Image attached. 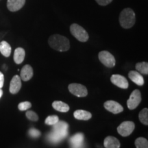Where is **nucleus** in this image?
<instances>
[{"label": "nucleus", "instance_id": "obj_1", "mask_svg": "<svg viewBox=\"0 0 148 148\" xmlns=\"http://www.w3.org/2000/svg\"><path fill=\"white\" fill-rule=\"evenodd\" d=\"M48 43L52 49L58 51H66L69 49V40L65 36L53 34L48 39Z\"/></svg>", "mask_w": 148, "mask_h": 148}, {"label": "nucleus", "instance_id": "obj_2", "mask_svg": "<svg viewBox=\"0 0 148 148\" xmlns=\"http://www.w3.org/2000/svg\"><path fill=\"white\" fill-rule=\"evenodd\" d=\"M135 13L131 8H125L121 11L119 15V23L122 27L124 29L131 28L134 25Z\"/></svg>", "mask_w": 148, "mask_h": 148}, {"label": "nucleus", "instance_id": "obj_3", "mask_svg": "<svg viewBox=\"0 0 148 148\" xmlns=\"http://www.w3.org/2000/svg\"><path fill=\"white\" fill-rule=\"evenodd\" d=\"M70 32L77 40L80 42H86L89 38L87 32L78 24H72L70 26Z\"/></svg>", "mask_w": 148, "mask_h": 148}, {"label": "nucleus", "instance_id": "obj_4", "mask_svg": "<svg viewBox=\"0 0 148 148\" xmlns=\"http://www.w3.org/2000/svg\"><path fill=\"white\" fill-rule=\"evenodd\" d=\"M99 61L103 65L107 67L112 68L114 67L116 64V60L113 55L108 51H101L99 53Z\"/></svg>", "mask_w": 148, "mask_h": 148}, {"label": "nucleus", "instance_id": "obj_5", "mask_svg": "<svg viewBox=\"0 0 148 148\" xmlns=\"http://www.w3.org/2000/svg\"><path fill=\"white\" fill-rule=\"evenodd\" d=\"M69 125L67 123L63 121H58L56 124L53 125L52 132L56 134L62 139L67 136Z\"/></svg>", "mask_w": 148, "mask_h": 148}, {"label": "nucleus", "instance_id": "obj_6", "mask_svg": "<svg viewBox=\"0 0 148 148\" xmlns=\"http://www.w3.org/2000/svg\"><path fill=\"white\" fill-rule=\"evenodd\" d=\"M69 90L71 93L79 97H86L88 95V91L84 85L77 83H72L68 86Z\"/></svg>", "mask_w": 148, "mask_h": 148}, {"label": "nucleus", "instance_id": "obj_7", "mask_svg": "<svg viewBox=\"0 0 148 148\" xmlns=\"http://www.w3.org/2000/svg\"><path fill=\"white\" fill-rule=\"evenodd\" d=\"M141 101V94L140 90L137 89L134 90L127 101V106L130 110H134L140 104Z\"/></svg>", "mask_w": 148, "mask_h": 148}, {"label": "nucleus", "instance_id": "obj_8", "mask_svg": "<svg viewBox=\"0 0 148 148\" xmlns=\"http://www.w3.org/2000/svg\"><path fill=\"white\" fill-rule=\"evenodd\" d=\"M135 128V125L132 121H124L117 127V132L122 136H127L132 134Z\"/></svg>", "mask_w": 148, "mask_h": 148}, {"label": "nucleus", "instance_id": "obj_9", "mask_svg": "<svg viewBox=\"0 0 148 148\" xmlns=\"http://www.w3.org/2000/svg\"><path fill=\"white\" fill-rule=\"evenodd\" d=\"M110 81L115 86L123 89H126L128 88L129 84L127 79L121 75H118V74L112 75L110 77Z\"/></svg>", "mask_w": 148, "mask_h": 148}, {"label": "nucleus", "instance_id": "obj_10", "mask_svg": "<svg viewBox=\"0 0 148 148\" xmlns=\"http://www.w3.org/2000/svg\"><path fill=\"white\" fill-rule=\"evenodd\" d=\"M104 108L109 112L113 114H118L123 111V108L120 103L113 100H108L103 104Z\"/></svg>", "mask_w": 148, "mask_h": 148}, {"label": "nucleus", "instance_id": "obj_11", "mask_svg": "<svg viewBox=\"0 0 148 148\" xmlns=\"http://www.w3.org/2000/svg\"><path fill=\"white\" fill-rule=\"evenodd\" d=\"M84 134L79 132L75 134L69 140V143L73 148H82L84 144Z\"/></svg>", "mask_w": 148, "mask_h": 148}, {"label": "nucleus", "instance_id": "obj_12", "mask_svg": "<svg viewBox=\"0 0 148 148\" xmlns=\"http://www.w3.org/2000/svg\"><path fill=\"white\" fill-rule=\"evenodd\" d=\"M21 88V79L18 75H14L11 79L10 84V93L16 94L19 91Z\"/></svg>", "mask_w": 148, "mask_h": 148}, {"label": "nucleus", "instance_id": "obj_13", "mask_svg": "<svg viewBox=\"0 0 148 148\" xmlns=\"http://www.w3.org/2000/svg\"><path fill=\"white\" fill-rule=\"evenodd\" d=\"M25 0H8L7 8L11 12H16L23 8Z\"/></svg>", "mask_w": 148, "mask_h": 148}, {"label": "nucleus", "instance_id": "obj_14", "mask_svg": "<svg viewBox=\"0 0 148 148\" xmlns=\"http://www.w3.org/2000/svg\"><path fill=\"white\" fill-rule=\"evenodd\" d=\"M129 78L132 81L134 84L138 86H143L144 84V78L140 73L135 71H131L128 73Z\"/></svg>", "mask_w": 148, "mask_h": 148}, {"label": "nucleus", "instance_id": "obj_15", "mask_svg": "<svg viewBox=\"0 0 148 148\" xmlns=\"http://www.w3.org/2000/svg\"><path fill=\"white\" fill-rule=\"evenodd\" d=\"M21 79L23 81H28L33 76L32 67L29 64H26L21 70Z\"/></svg>", "mask_w": 148, "mask_h": 148}, {"label": "nucleus", "instance_id": "obj_16", "mask_svg": "<svg viewBox=\"0 0 148 148\" xmlns=\"http://www.w3.org/2000/svg\"><path fill=\"white\" fill-rule=\"evenodd\" d=\"M103 145L106 148H119L120 143L119 140L114 136H107L104 139Z\"/></svg>", "mask_w": 148, "mask_h": 148}, {"label": "nucleus", "instance_id": "obj_17", "mask_svg": "<svg viewBox=\"0 0 148 148\" xmlns=\"http://www.w3.org/2000/svg\"><path fill=\"white\" fill-rule=\"evenodd\" d=\"M73 116L75 119L78 120L87 121L92 117V114L88 111L84 110H77L74 112Z\"/></svg>", "mask_w": 148, "mask_h": 148}, {"label": "nucleus", "instance_id": "obj_18", "mask_svg": "<svg viewBox=\"0 0 148 148\" xmlns=\"http://www.w3.org/2000/svg\"><path fill=\"white\" fill-rule=\"evenodd\" d=\"M25 56V50L21 47L16 48L14 53V61L16 64H21L23 62Z\"/></svg>", "mask_w": 148, "mask_h": 148}, {"label": "nucleus", "instance_id": "obj_19", "mask_svg": "<svg viewBox=\"0 0 148 148\" xmlns=\"http://www.w3.org/2000/svg\"><path fill=\"white\" fill-rule=\"evenodd\" d=\"M53 108L58 112H66L69 110V105L61 101H55L52 103Z\"/></svg>", "mask_w": 148, "mask_h": 148}, {"label": "nucleus", "instance_id": "obj_20", "mask_svg": "<svg viewBox=\"0 0 148 148\" xmlns=\"http://www.w3.org/2000/svg\"><path fill=\"white\" fill-rule=\"evenodd\" d=\"M11 51H12V49H11L10 44L8 42L4 41V40L1 42V43H0V52H1V53L3 56H10Z\"/></svg>", "mask_w": 148, "mask_h": 148}, {"label": "nucleus", "instance_id": "obj_21", "mask_svg": "<svg viewBox=\"0 0 148 148\" xmlns=\"http://www.w3.org/2000/svg\"><path fill=\"white\" fill-rule=\"evenodd\" d=\"M136 69L140 73L147 75L148 74V63L147 62H138L136 64Z\"/></svg>", "mask_w": 148, "mask_h": 148}, {"label": "nucleus", "instance_id": "obj_22", "mask_svg": "<svg viewBox=\"0 0 148 148\" xmlns=\"http://www.w3.org/2000/svg\"><path fill=\"white\" fill-rule=\"evenodd\" d=\"M140 121L145 125H148V109L143 108L138 114Z\"/></svg>", "mask_w": 148, "mask_h": 148}, {"label": "nucleus", "instance_id": "obj_23", "mask_svg": "<svg viewBox=\"0 0 148 148\" xmlns=\"http://www.w3.org/2000/svg\"><path fill=\"white\" fill-rule=\"evenodd\" d=\"M135 145L136 148H148V141L145 138L139 137L135 140Z\"/></svg>", "mask_w": 148, "mask_h": 148}, {"label": "nucleus", "instance_id": "obj_24", "mask_svg": "<svg viewBox=\"0 0 148 148\" xmlns=\"http://www.w3.org/2000/svg\"><path fill=\"white\" fill-rule=\"evenodd\" d=\"M47 140L52 144H57L62 140V138H60V137H59L58 135H57L56 134H55V133L53 132H50L49 134L47 135Z\"/></svg>", "mask_w": 148, "mask_h": 148}, {"label": "nucleus", "instance_id": "obj_25", "mask_svg": "<svg viewBox=\"0 0 148 148\" xmlns=\"http://www.w3.org/2000/svg\"><path fill=\"white\" fill-rule=\"evenodd\" d=\"M59 121V118L57 115H50L48 116L46 118L45 123V124L49 125H53Z\"/></svg>", "mask_w": 148, "mask_h": 148}, {"label": "nucleus", "instance_id": "obj_26", "mask_svg": "<svg viewBox=\"0 0 148 148\" xmlns=\"http://www.w3.org/2000/svg\"><path fill=\"white\" fill-rule=\"evenodd\" d=\"M26 116L29 120L32 121H36L38 120V116L33 110H29L26 112Z\"/></svg>", "mask_w": 148, "mask_h": 148}, {"label": "nucleus", "instance_id": "obj_27", "mask_svg": "<svg viewBox=\"0 0 148 148\" xmlns=\"http://www.w3.org/2000/svg\"><path fill=\"white\" fill-rule=\"evenodd\" d=\"M31 106H32V103L30 102H29V101H23V102H21L18 105V110L21 111H25L30 108Z\"/></svg>", "mask_w": 148, "mask_h": 148}, {"label": "nucleus", "instance_id": "obj_28", "mask_svg": "<svg viewBox=\"0 0 148 148\" xmlns=\"http://www.w3.org/2000/svg\"><path fill=\"white\" fill-rule=\"evenodd\" d=\"M28 134L29 135V136H31L32 138H36L39 137L40 136V132L38 130L35 129V128H31L29 130Z\"/></svg>", "mask_w": 148, "mask_h": 148}, {"label": "nucleus", "instance_id": "obj_29", "mask_svg": "<svg viewBox=\"0 0 148 148\" xmlns=\"http://www.w3.org/2000/svg\"><path fill=\"white\" fill-rule=\"evenodd\" d=\"M96 2L100 5H107L112 1V0H95Z\"/></svg>", "mask_w": 148, "mask_h": 148}, {"label": "nucleus", "instance_id": "obj_30", "mask_svg": "<svg viewBox=\"0 0 148 148\" xmlns=\"http://www.w3.org/2000/svg\"><path fill=\"white\" fill-rule=\"evenodd\" d=\"M3 83H4V75L1 72H0V88L3 87Z\"/></svg>", "mask_w": 148, "mask_h": 148}, {"label": "nucleus", "instance_id": "obj_31", "mask_svg": "<svg viewBox=\"0 0 148 148\" xmlns=\"http://www.w3.org/2000/svg\"><path fill=\"white\" fill-rule=\"evenodd\" d=\"M2 95H3V91H2V90H1V88H0V98L1 97V96H2Z\"/></svg>", "mask_w": 148, "mask_h": 148}]
</instances>
